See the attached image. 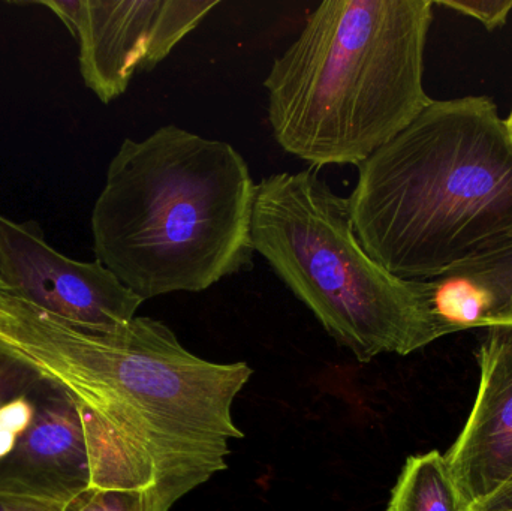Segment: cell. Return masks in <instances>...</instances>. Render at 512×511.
I'll list each match as a JSON object with an SVG mask.
<instances>
[{
	"instance_id": "15",
	"label": "cell",
	"mask_w": 512,
	"mask_h": 511,
	"mask_svg": "<svg viewBox=\"0 0 512 511\" xmlns=\"http://www.w3.org/2000/svg\"><path fill=\"white\" fill-rule=\"evenodd\" d=\"M472 511H512V477L495 494L475 504Z\"/></svg>"
},
{
	"instance_id": "6",
	"label": "cell",
	"mask_w": 512,
	"mask_h": 511,
	"mask_svg": "<svg viewBox=\"0 0 512 511\" xmlns=\"http://www.w3.org/2000/svg\"><path fill=\"white\" fill-rule=\"evenodd\" d=\"M219 0H44L78 44L84 84L104 104L164 62Z\"/></svg>"
},
{
	"instance_id": "7",
	"label": "cell",
	"mask_w": 512,
	"mask_h": 511,
	"mask_svg": "<svg viewBox=\"0 0 512 511\" xmlns=\"http://www.w3.org/2000/svg\"><path fill=\"white\" fill-rule=\"evenodd\" d=\"M0 291L98 332L131 323L144 303L98 260H72L56 251L38 222H15L2 215Z\"/></svg>"
},
{
	"instance_id": "8",
	"label": "cell",
	"mask_w": 512,
	"mask_h": 511,
	"mask_svg": "<svg viewBox=\"0 0 512 511\" xmlns=\"http://www.w3.org/2000/svg\"><path fill=\"white\" fill-rule=\"evenodd\" d=\"M90 461L77 402L54 384L20 443L0 461V498L65 511L90 488Z\"/></svg>"
},
{
	"instance_id": "4",
	"label": "cell",
	"mask_w": 512,
	"mask_h": 511,
	"mask_svg": "<svg viewBox=\"0 0 512 511\" xmlns=\"http://www.w3.org/2000/svg\"><path fill=\"white\" fill-rule=\"evenodd\" d=\"M432 0H325L267 77L268 123L312 167L360 165L432 98L424 51Z\"/></svg>"
},
{
	"instance_id": "16",
	"label": "cell",
	"mask_w": 512,
	"mask_h": 511,
	"mask_svg": "<svg viewBox=\"0 0 512 511\" xmlns=\"http://www.w3.org/2000/svg\"><path fill=\"white\" fill-rule=\"evenodd\" d=\"M0 511H54L42 509V507L29 506V504L17 503V501L3 500L0 498Z\"/></svg>"
},
{
	"instance_id": "10",
	"label": "cell",
	"mask_w": 512,
	"mask_h": 511,
	"mask_svg": "<svg viewBox=\"0 0 512 511\" xmlns=\"http://www.w3.org/2000/svg\"><path fill=\"white\" fill-rule=\"evenodd\" d=\"M459 282V297L441 296L439 305L454 302L462 305V323L472 327L507 326L512 324V248L489 260L460 270L442 282Z\"/></svg>"
},
{
	"instance_id": "9",
	"label": "cell",
	"mask_w": 512,
	"mask_h": 511,
	"mask_svg": "<svg viewBox=\"0 0 512 511\" xmlns=\"http://www.w3.org/2000/svg\"><path fill=\"white\" fill-rule=\"evenodd\" d=\"M477 357L474 408L445 455L472 507L512 477V324L487 327Z\"/></svg>"
},
{
	"instance_id": "11",
	"label": "cell",
	"mask_w": 512,
	"mask_h": 511,
	"mask_svg": "<svg viewBox=\"0 0 512 511\" xmlns=\"http://www.w3.org/2000/svg\"><path fill=\"white\" fill-rule=\"evenodd\" d=\"M56 381L0 344V461L32 428Z\"/></svg>"
},
{
	"instance_id": "1",
	"label": "cell",
	"mask_w": 512,
	"mask_h": 511,
	"mask_svg": "<svg viewBox=\"0 0 512 511\" xmlns=\"http://www.w3.org/2000/svg\"><path fill=\"white\" fill-rule=\"evenodd\" d=\"M0 344L65 387L81 420L177 501L227 470L230 441L245 437L233 404L254 374L248 363L201 359L155 318L98 332L0 291Z\"/></svg>"
},
{
	"instance_id": "12",
	"label": "cell",
	"mask_w": 512,
	"mask_h": 511,
	"mask_svg": "<svg viewBox=\"0 0 512 511\" xmlns=\"http://www.w3.org/2000/svg\"><path fill=\"white\" fill-rule=\"evenodd\" d=\"M387 511H472L447 458L438 450L411 456L391 492Z\"/></svg>"
},
{
	"instance_id": "17",
	"label": "cell",
	"mask_w": 512,
	"mask_h": 511,
	"mask_svg": "<svg viewBox=\"0 0 512 511\" xmlns=\"http://www.w3.org/2000/svg\"><path fill=\"white\" fill-rule=\"evenodd\" d=\"M507 125H508V128H510L511 132H512V110H511L510 117H508V119H507Z\"/></svg>"
},
{
	"instance_id": "3",
	"label": "cell",
	"mask_w": 512,
	"mask_h": 511,
	"mask_svg": "<svg viewBox=\"0 0 512 511\" xmlns=\"http://www.w3.org/2000/svg\"><path fill=\"white\" fill-rule=\"evenodd\" d=\"M256 183L225 141L177 125L125 138L93 206V249L140 299L201 293L252 264Z\"/></svg>"
},
{
	"instance_id": "14",
	"label": "cell",
	"mask_w": 512,
	"mask_h": 511,
	"mask_svg": "<svg viewBox=\"0 0 512 511\" xmlns=\"http://www.w3.org/2000/svg\"><path fill=\"white\" fill-rule=\"evenodd\" d=\"M435 3L477 18L487 30L504 26L512 9V0H438Z\"/></svg>"
},
{
	"instance_id": "13",
	"label": "cell",
	"mask_w": 512,
	"mask_h": 511,
	"mask_svg": "<svg viewBox=\"0 0 512 511\" xmlns=\"http://www.w3.org/2000/svg\"><path fill=\"white\" fill-rule=\"evenodd\" d=\"M176 503L159 489L89 488L65 511H170Z\"/></svg>"
},
{
	"instance_id": "2",
	"label": "cell",
	"mask_w": 512,
	"mask_h": 511,
	"mask_svg": "<svg viewBox=\"0 0 512 511\" xmlns=\"http://www.w3.org/2000/svg\"><path fill=\"white\" fill-rule=\"evenodd\" d=\"M364 251L403 281L442 282L512 248V132L487 96L435 101L358 165Z\"/></svg>"
},
{
	"instance_id": "5",
	"label": "cell",
	"mask_w": 512,
	"mask_h": 511,
	"mask_svg": "<svg viewBox=\"0 0 512 511\" xmlns=\"http://www.w3.org/2000/svg\"><path fill=\"white\" fill-rule=\"evenodd\" d=\"M252 248L360 363L408 356L465 330L442 311L436 282L396 278L364 251L348 198L315 171L271 174L256 185Z\"/></svg>"
}]
</instances>
